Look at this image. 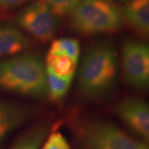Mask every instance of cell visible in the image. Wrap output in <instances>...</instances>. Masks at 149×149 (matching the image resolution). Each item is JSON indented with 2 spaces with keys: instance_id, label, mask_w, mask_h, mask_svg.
<instances>
[{
  "instance_id": "cell-15",
  "label": "cell",
  "mask_w": 149,
  "mask_h": 149,
  "mask_svg": "<svg viewBox=\"0 0 149 149\" xmlns=\"http://www.w3.org/2000/svg\"><path fill=\"white\" fill-rule=\"evenodd\" d=\"M57 16L70 14L80 0H43Z\"/></svg>"
},
{
  "instance_id": "cell-16",
  "label": "cell",
  "mask_w": 149,
  "mask_h": 149,
  "mask_svg": "<svg viewBox=\"0 0 149 149\" xmlns=\"http://www.w3.org/2000/svg\"><path fill=\"white\" fill-rule=\"evenodd\" d=\"M42 149H71L62 133L54 132L51 133L47 140L43 144Z\"/></svg>"
},
{
  "instance_id": "cell-12",
  "label": "cell",
  "mask_w": 149,
  "mask_h": 149,
  "mask_svg": "<svg viewBox=\"0 0 149 149\" xmlns=\"http://www.w3.org/2000/svg\"><path fill=\"white\" fill-rule=\"evenodd\" d=\"M47 133V124L35 125L23 133L11 149H39Z\"/></svg>"
},
{
  "instance_id": "cell-18",
  "label": "cell",
  "mask_w": 149,
  "mask_h": 149,
  "mask_svg": "<svg viewBox=\"0 0 149 149\" xmlns=\"http://www.w3.org/2000/svg\"><path fill=\"white\" fill-rule=\"evenodd\" d=\"M118 1H120V2H122V3H127L128 0H118Z\"/></svg>"
},
{
  "instance_id": "cell-8",
  "label": "cell",
  "mask_w": 149,
  "mask_h": 149,
  "mask_svg": "<svg viewBox=\"0 0 149 149\" xmlns=\"http://www.w3.org/2000/svg\"><path fill=\"white\" fill-rule=\"evenodd\" d=\"M30 37L13 24L0 25V59L11 57L31 47Z\"/></svg>"
},
{
  "instance_id": "cell-10",
  "label": "cell",
  "mask_w": 149,
  "mask_h": 149,
  "mask_svg": "<svg viewBox=\"0 0 149 149\" xmlns=\"http://www.w3.org/2000/svg\"><path fill=\"white\" fill-rule=\"evenodd\" d=\"M125 21L140 37L149 33V0H128L121 8Z\"/></svg>"
},
{
  "instance_id": "cell-1",
  "label": "cell",
  "mask_w": 149,
  "mask_h": 149,
  "mask_svg": "<svg viewBox=\"0 0 149 149\" xmlns=\"http://www.w3.org/2000/svg\"><path fill=\"white\" fill-rule=\"evenodd\" d=\"M118 61L109 40L94 44L85 54L78 73V85L85 96L95 99L111 91L117 79Z\"/></svg>"
},
{
  "instance_id": "cell-11",
  "label": "cell",
  "mask_w": 149,
  "mask_h": 149,
  "mask_svg": "<svg viewBox=\"0 0 149 149\" xmlns=\"http://www.w3.org/2000/svg\"><path fill=\"white\" fill-rule=\"evenodd\" d=\"M77 65L78 62L61 54L48 52L46 59V68L61 77H74Z\"/></svg>"
},
{
  "instance_id": "cell-5",
  "label": "cell",
  "mask_w": 149,
  "mask_h": 149,
  "mask_svg": "<svg viewBox=\"0 0 149 149\" xmlns=\"http://www.w3.org/2000/svg\"><path fill=\"white\" fill-rule=\"evenodd\" d=\"M16 21L25 32L42 42L53 38L59 25L58 16L43 0L24 7L17 13Z\"/></svg>"
},
{
  "instance_id": "cell-4",
  "label": "cell",
  "mask_w": 149,
  "mask_h": 149,
  "mask_svg": "<svg viewBox=\"0 0 149 149\" xmlns=\"http://www.w3.org/2000/svg\"><path fill=\"white\" fill-rule=\"evenodd\" d=\"M76 131L85 149H149L145 143L133 139L105 120L83 121L77 124Z\"/></svg>"
},
{
  "instance_id": "cell-9",
  "label": "cell",
  "mask_w": 149,
  "mask_h": 149,
  "mask_svg": "<svg viewBox=\"0 0 149 149\" xmlns=\"http://www.w3.org/2000/svg\"><path fill=\"white\" fill-rule=\"evenodd\" d=\"M32 113L27 107L0 100V143L8 133L27 123Z\"/></svg>"
},
{
  "instance_id": "cell-6",
  "label": "cell",
  "mask_w": 149,
  "mask_h": 149,
  "mask_svg": "<svg viewBox=\"0 0 149 149\" xmlns=\"http://www.w3.org/2000/svg\"><path fill=\"white\" fill-rule=\"evenodd\" d=\"M122 66L124 79L137 89L149 84V47L138 40H128L122 47Z\"/></svg>"
},
{
  "instance_id": "cell-17",
  "label": "cell",
  "mask_w": 149,
  "mask_h": 149,
  "mask_svg": "<svg viewBox=\"0 0 149 149\" xmlns=\"http://www.w3.org/2000/svg\"><path fill=\"white\" fill-rule=\"evenodd\" d=\"M29 0H0V8L3 9H10L26 3Z\"/></svg>"
},
{
  "instance_id": "cell-14",
  "label": "cell",
  "mask_w": 149,
  "mask_h": 149,
  "mask_svg": "<svg viewBox=\"0 0 149 149\" xmlns=\"http://www.w3.org/2000/svg\"><path fill=\"white\" fill-rule=\"evenodd\" d=\"M48 52L65 55L78 62L80 57V44L77 40L70 37L56 39L52 42Z\"/></svg>"
},
{
  "instance_id": "cell-13",
  "label": "cell",
  "mask_w": 149,
  "mask_h": 149,
  "mask_svg": "<svg viewBox=\"0 0 149 149\" xmlns=\"http://www.w3.org/2000/svg\"><path fill=\"white\" fill-rule=\"evenodd\" d=\"M47 95L52 100H59L64 98L69 91L73 77H61L46 68Z\"/></svg>"
},
{
  "instance_id": "cell-3",
  "label": "cell",
  "mask_w": 149,
  "mask_h": 149,
  "mask_svg": "<svg viewBox=\"0 0 149 149\" xmlns=\"http://www.w3.org/2000/svg\"><path fill=\"white\" fill-rule=\"evenodd\" d=\"M123 22L121 8L112 0H80L70 13V27L83 35L113 33Z\"/></svg>"
},
{
  "instance_id": "cell-2",
  "label": "cell",
  "mask_w": 149,
  "mask_h": 149,
  "mask_svg": "<svg viewBox=\"0 0 149 149\" xmlns=\"http://www.w3.org/2000/svg\"><path fill=\"white\" fill-rule=\"evenodd\" d=\"M0 90L18 95H47L46 66L34 54H19L0 59Z\"/></svg>"
},
{
  "instance_id": "cell-7",
  "label": "cell",
  "mask_w": 149,
  "mask_h": 149,
  "mask_svg": "<svg viewBox=\"0 0 149 149\" xmlns=\"http://www.w3.org/2000/svg\"><path fill=\"white\" fill-rule=\"evenodd\" d=\"M115 113L123 123L140 138H149V107L136 97H127L115 106Z\"/></svg>"
}]
</instances>
